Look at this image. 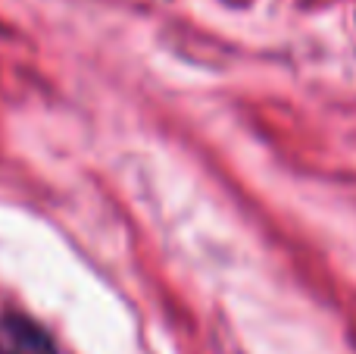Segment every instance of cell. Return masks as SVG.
Instances as JSON below:
<instances>
[{
	"label": "cell",
	"mask_w": 356,
	"mask_h": 354,
	"mask_svg": "<svg viewBox=\"0 0 356 354\" xmlns=\"http://www.w3.org/2000/svg\"><path fill=\"white\" fill-rule=\"evenodd\" d=\"M0 354H56V345L35 320L0 314Z\"/></svg>",
	"instance_id": "obj_1"
}]
</instances>
